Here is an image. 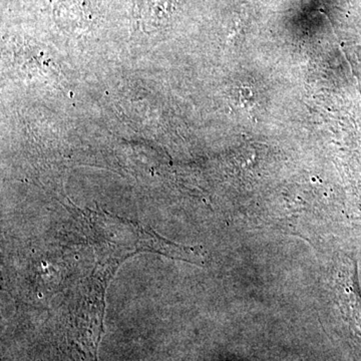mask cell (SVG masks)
<instances>
[{
	"instance_id": "6da1fadb",
	"label": "cell",
	"mask_w": 361,
	"mask_h": 361,
	"mask_svg": "<svg viewBox=\"0 0 361 361\" xmlns=\"http://www.w3.org/2000/svg\"><path fill=\"white\" fill-rule=\"evenodd\" d=\"M332 283L342 317L361 343V290L355 258L342 254L337 259Z\"/></svg>"
}]
</instances>
